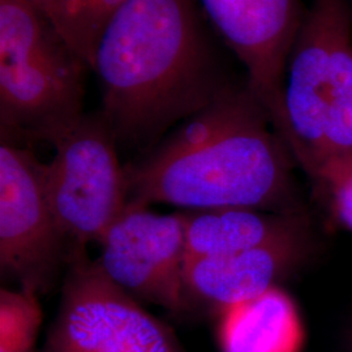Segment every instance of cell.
I'll use <instances>...</instances> for the list:
<instances>
[{
  "label": "cell",
  "mask_w": 352,
  "mask_h": 352,
  "mask_svg": "<svg viewBox=\"0 0 352 352\" xmlns=\"http://www.w3.org/2000/svg\"><path fill=\"white\" fill-rule=\"evenodd\" d=\"M187 260L250 251L282 241L305 238L296 213H266L250 208L187 210Z\"/></svg>",
  "instance_id": "8fae6325"
},
{
  "label": "cell",
  "mask_w": 352,
  "mask_h": 352,
  "mask_svg": "<svg viewBox=\"0 0 352 352\" xmlns=\"http://www.w3.org/2000/svg\"><path fill=\"white\" fill-rule=\"evenodd\" d=\"M129 0H63L50 20L72 50L91 67L103 30Z\"/></svg>",
  "instance_id": "4fadbf2b"
},
{
  "label": "cell",
  "mask_w": 352,
  "mask_h": 352,
  "mask_svg": "<svg viewBox=\"0 0 352 352\" xmlns=\"http://www.w3.org/2000/svg\"><path fill=\"white\" fill-rule=\"evenodd\" d=\"M214 33L239 59L247 84L280 136L283 82L289 52L302 26L300 0H197Z\"/></svg>",
  "instance_id": "9c48e42d"
},
{
  "label": "cell",
  "mask_w": 352,
  "mask_h": 352,
  "mask_svg": "<svg viewBox=\"0 0 352 352\" xmlns=\"http://www.w3.org/2000/svg\"><path fill=\"white\" fill-rule=\"evenodd\" d=\"M67 239L46 187V164L17 142L0 145V265L21 289L39 294L67 258ZM68 260V258H67Z\"/></svg>",
  "instance_id": "52a82bcc"
},
{
  "label": "cell",
  "mask_w": 352,
  "mask_h": 352,
  "mask_svg": "<svg viewBox=\"0 0 352 352\" xmlns=\"http://www.w3.org/2000/svg\"><path fill=\"white\" fill-rule=\"evenodd\" d=\"M305 238L282 241L223 256L188 258L184 282L188 295L219 309L253 299L276 283L302 260Z\"/></svg>",
  "instance_id": "30bf717a"
},
{
  "label": "cell",
  "mask_w": 352,
  "mask_h": 352,
  "mask_svg": "<svg viewBox=\"0 0 352 352\" xmlns=\"http://www.w3.org/2000/svg\"><path fill=\"white\" fill-rule=\"evenodd\" d=\"M88 71L46 13L0 0L1 140L47 142L81 118Z\"/></svg>",
  "instance_id": "277c9868"
},
{
  "label": "cell",
  "mask_w": 352,
  "mask_h": 352,
  "mask_svg": "<svg viewBox=\"0 0 352 352\" xmlns=\"http://www.w3.org/2000/svg\"><path fill=\"white\" fill-rule=\"evenodd\" d=\"M289 155L248 84L231 82L144 158L124 167L126 204L295 213Z\"/></svg>",
  "instance_id": "7a4b0ae2"
},
{
  "label": "cell",
  "mask_w": 352,
  "mask_h": 352,
  "mask_svg": "<svg viewBox=\"0 0 352 352\" xmlns=\"http://www.w3.org/2000/svg\"><path fill=\"white\" fill-rule=\"evenodd\" d=\"M46 187L56 222L72 248L101 241L126 209L128 189L118 142L101 113L82 115L49 141Z\"/></svg>",
  "instance_id": "5b68a950"
},
{
  "label": "cell",
  "mask_w": 352,
  "mask_h": 352,
  "mask_svg": "<svg viewBox=\"0 0 352 352\" xmlns=\"http://www.w3.org/2000/svg\"><path fill=\"white\" fill-rule=\"evenodd\" d=\"M222 352H300L304 329L295 302L278 287L219 309Z\"/></svg>",
  "instance_id": "7c38bea8"
},
{
  "label": "cell",
  "mask_w": 352,
  "mask_h": 352,
  "mask_svg": "<svg viewBox=\"0 0 352 352\" xmlns=\"http://www.w3.org/2000/svg\"><path fill=\"white\" fill-rule=\"evenodd\" d=\"M280 138L318 183L352 160V13L347 0H312L289 52Z\"/></svg>",
  "instance_id": "3957f363"
},
{
  "label": "cell",
  "mask_w": 352,
  "mask_h": 352,
  "mask_svg": "<svg viewBox=\"0 0 352 352\" xmlns=\"http://www.w3.org/2000/svg\"><path fill=\"white\" fill-rule=\"evenodd\" d=\"M104 274L136 299L182 312L187 304L183 214H157L126 204L101 241Z\"/></svg>",
  "instance_id": "ba28073f"
},
{
  "label": "cell",
  "mask_w": 352,
  "mask_h": 352,
  "mask_svg": "<svg viewBox=\"0 0 352 352\" xmlns=\"http://www.w3.org/2000/svg\"><path fill=\"white\" fill-rule=\"evenodd\" d=\"M42 311L37 294L29 289L0 292V352H37Z\"/></svg>",
  "instance_id": "5bb4252c"
},
{
  "label": "cell",
  "mask_w": 352,
  "mask_h": 352,
  "mask_svg": "<svg viewBox=\"0 0 352 352\" xmlns=\"http://www.w3.org/2000/svg\"><path fill=\"white\" fill-rule=\"evenodd\" d=\"M28 1H30L33 6H36L38 10H41L42 12L50 16L51 13L59 7V4L63 0H28Z\"/></svg>",
  "instance_id": "2e32d148"
},
{
  "label": "cell",
  "mask_w": 352,
  "mask_h": 352,
  "mask_svg": "<svg viewBox=\"0 0 352 352\" xmlns=\"http://www.w3.org/2000/svg\"><path fill=\"white\" fill-rule=\"evenodd\" d=\"M58 316L42 352H184L171 329L88 258L69 251Z\"/></svg>",
  "instance_id": "8992f818"
},
{
  "label": "cell",
  "mask_w": 352,
  "mask_h": 352,
  "mask_svg": "<svg viewBox=\"0 0 352 352\" xmlns=\"http://www.w3.org/2000/svg\"><path fill=\"white\" fill-rule=\"evenodd\" d=\"M320 184L330 195V205L336 219L352 231V160L334 167Z\"/></svg>",
  "instance_id": "9a60e30c"
},
{
  "label": "cell",
  "mask_w": 352,
  "mask_h": 352,
  "mask_svg": "<svg viewBox=\"0 0 352 352\" xmlns=\"http://www.w3.org/2000/svg\"><path fill=\"white\" fill-rule=\"evenodd\" d=\"M197 0H129L103 30L90 71L118 145H154L231 84Z\"/></svg>",
  "instance_id": "6da1fadb"
}]
</instances>
